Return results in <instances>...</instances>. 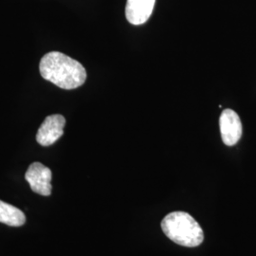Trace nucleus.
I'll use <instances>...</instances> for the list:
<instances>
[{"label":"nucleus","instance_id":"nucleus-4","mask_svg":"<svg viewBox=\"0 0 256 256\" xmlns=\"http://www.w3.org/2000/svg\"><path fill=\"white\" fill-rule=\"evenodd\" d=\"M66 120L62 115L48 116L36 134L37 142L42 146H50L56 142L64 134Z\"/></svg>","mask_w":256,"mask_h":256},{"label":"nucleus","instance_id":"nucleus-3","mask_svg":"<svg viewBox=\"0 0 256 256\" xmlns=\"http://www.w3.org/2000/svg\"><path fill=\"white\" fill-rule=\"evenodd\" d=\"M25 178L34 192L45 196H50L52 173L48 167L40 162H34L28 166Z\"/></svg>","mask_w":256,"mask_h":256},{"label":"nucleus","instance_id":"nucleus-1","mask_svg":"<svg viewBox=\"0 0 256 256\" xmlns=\"http://www.w3.org/2000/svg\"><path fill=\"white\" fill-rule=\"evenodd\" d=\"M41 76L63 90H74L86 82V72L81 63L59 52L44 55L40 61Z\"/></svg>","mask_w":256,"mask_h":256},{"label":"nucleus","instance_id":"nucleus-2","mask_svg":"<svg viewBox=\"0 0 256 256\" xmlns=\"http://www.w3.org/2000/svg\"><path fill=\"white\" fill-rule=\"evenodd\" d=\"M162 229L167 238L183 247H198L204 239L200 225L185 212H173L167 214L162 222Z\"/></svg>","mask_w":256,"mask_h":256},{"label":"nucleus","instance_id":"nucleus-5","mask_svg":"<svg viewBox=\"0 0 256 256\" xmlns=\"http://www.w3.org/2000/svg\"><path fill=\"white\" fill-rule=\"evenodd\" d=\"M220 126L223 142L228 146L236 144L242 136V122L238 113L232 110H223L220 115Z\"/></svg>","mask_w":256,"mask_h":256},{"label":"nucleus","instance_id":"nucleus-7","mask_svg":"<svg viewBox=\"0 0 256 256\" xmlns=\"http://www.w3.org/2000/svg\"><path fill=\"white\" fill-rule=\"evenodd\" d=\"M26 222V216L22 210L0 200V223L10 227H20Z\"/></svg>","mask_w":256,"mask_h":256},{"label":"nucleus","instance_id":"nucleus-6","mask_svg":"<svg viewBox=\"0 0 256 256\" xmlns=\"http://www.w3.org/2000/svg\"><path fill=\"white\" fill-rule=\"evenodd\" d=\"M156 0H128L126 16L132 25L144 24L151 16Z\"/></svg>","mask_w":256,"mask_h":256}]
</instances>
